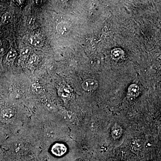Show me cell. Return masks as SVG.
I'll return each mask as SVG.
<instances>
[{
  "label": "cell",
  "instance_id": "obj_1",
  "mask_svg": "<svg viewBox=\"0 0 161 161\" xmlns=\"http://www.w3.org/2000/svg\"><path fill=\"white\" fill-rule=\"evenodd\" d=\"M82 89L86 92L95 91L98 86V83L97 80L94 79H88L82 83Z\"/></svg>",
  "mask_w": 161,
  "mask_h": 161
},
{
  "label": "cell",
  "instance_id": "obj_2",
  "mask_svg": "<svg viewBox=\"0 0 161 161\" xmlns=\"http://www.w3.org/2000/svg\"><path fill=\"white\" fill-rule=\"evenodd\" d=\"M56 28L59 35L61 36H65L68 35L70 31L71 25L68 22L63 21L58 23Z\"/></svg>",
  "mask_w": 161,
  "mask_h": 161
},
{
  "label": "cell",
  "instance_id": "obj_3",
  "mask_svg": "<svg viewBox=\"0 0 161 161\" xmlns=\"http://www.w3.org/2000/svg\"><path fill=\"white\" fill-rule=\"evenodd\" d=\"M67 151L66 147L62 144H57L52 148V152L55 155L61 156L64 155Z\"/></svg>",
  "mask_w": 161,
  "mask_h": 161
},
{
  "label": "cell",
  "instance_id": "obj_4",
  "mask_svg": "<svg viewBox=\"0 0 161 161\" xmlns=\"http://www.w3.org/2000/svg\"><path fill=\"white\" fill-rule=\"evenodd\" d=\"M28 42L31 45L36 47H41L43 44V38L39 35L32 36L29 38Z\"/></svg>",
  "mask_w": 161,
  "mask_h": 161
},
{
  "label": "cell",
  "instance_id": "obj_5",
  "mask_svg": "<svg viewBox=\"0 0 161 161\" xmlns=\"http://www.w3.org/2000/svg\"><path fill=\"white\" fill-rule=\"evenodd\" d=\"M123 133V129L119 125L116 124L112 128V136L114 139H118L121 137Z\"/></svg>",
  "mask_w": 161,
  "mask_h": 161
},
{
  "label": "cell",
  "instance_id": "obj_6",
  "mask_svg": "<svg viewBox=\"0 0 161 161\" xmlns=\"http://www.w3.org/2000/svg\"><path fill=\"white\" fill-rule=\"evenodd\" d=\"M139 87L135 84L130 85L128 89V94L131 97H137L139 95Z\"/></svg>",
  "mask_w": 161,
  "mask_h": 161
},
{
  "label": "cell",
  "instance_id": "obj_7",
  "mask_svg": "<svg viewBox=\"0 0 161 161\" xmlns=\"http://www.w3.org/2000/svg\"><path fill=\"white\" fill-rule=\"evenodd\" d=\"M14 115V112L11 109H6L3 110L1 113V115L4 119H8L12 118Z\"/></svg>",
  "mask_w": 161,
  "mask_h": 161
},
{
  "label": "cell",
  "instance_id": "obj_8",
  "mask_svg": "<svg viewBox=\"0 0 161 161\" xmlns=\"http://www.w3.org/2000/svg\"><path fill=\"white\" fill-rule=\"evenodd\" d=\"M9 43L7 41H4L0 45V58L4 56L9 50Z\"/></svg>",
  "mask_w": 161,
  "mask_h": 161
},
{
  "label": "cell",
  "instance_id": "obj_9",
  "mask_svg": "<svg viewBox=\"0 0 161 161\" xmlns=\"http://www.w3.org/2000/svg\"><path fill=\"white\" fill-rule=\"evenodd\" d=\"M32 49L30 47H26L22 50L21 52V57L23 60H26L29 57L31 53Z\"/></svg>",
  "mask_w": 161,
  "mask_h": 161
},
{
  "label": "cell",
  "instance_id": "obj_10",
  "mask_svg": "<svg viewBox=\"0 0 161 161\" xmlns=\"http://www.w3.org/2000/svg\"><path fill=\"white\" fill-rule=\"evenodd\" d=\"M124 53L121 49L116 48L114 49L112 53V57L115 60L121 59L123 56Z\"/></svg>",
  "mask_w": 161,
  "mask_h": 161
},
{
  "label": "cell",
  "instance_id": "obj_11",
  "mask_svg": "<svg viewBox=\"0 0 161 161\" xmlns=\"http://www.w3.org/2000/svg\"><path fill=\"white\" fill-rule=\"evenodd\" d=\"M17 53L14 49H11L9 50L7 54V57H6V60L7 61L11 62L13 61L16 58Z\"/></svg>",
  "mask_w": 161,
  "mask_h": 161
},
{
  "label": "cell",
  "instance_id": "obj_12",
  "mask_svg": "<svg viewBox=\"0 0 161 161\" xmlns=\"http://www.w3.org/2000/svg\"><path fill=\"white\" fill-rule=\"evenodd\" d=\"M11 19V16L9 13H6L3 15L2 18V22L3 24H7L10 22Z\"/></svg>",
  "mask_w": 161,
  "mask_h": 161
},
{
  "label": "cell",
  "instance_id": "obj_13",
  "mask_svg": "<svg viewBox=\"0 0 161 161\" xmlns=\"http://www.w3.org/2000/svg\"><path fill=\"white\" fill-rule=\"evenodd\" d=\"M38 61V57L36 54H33L31 56L29 59V64L30 65H34Z\"/></svg>",
  "mask_w": 161,
  "mask_h": 161
},
{
  "label": "cell",
  "instance_id": "obj_14",
  "mask_svg": "<svg viewBox=\"0 0 161 161\" xmlns=\"http://www.w3.org/2000/svg\"><path fill=\"white\" fill-rule=\"evenodd\" d=\"M34 88L35 91H36V92H41V89H42V88H41V87L38 86L36 85L34 86Z\"/></svg>",
  "mask_w": 161,
  "mask_h": 161
}]
</instances>
